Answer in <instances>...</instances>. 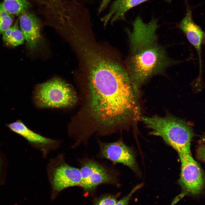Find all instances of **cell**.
<instances>
[{
    "label": "cell",
    "mask_w": 205,
    "mask_h": 205,
    "mask_svg": "<svg viewBox=\"0 0 205 205\" xmlns=\"http://www.w3.org/2000/svg\"><path fill=\"white\" fill-rule=\"evenodd\" d=\"M14 17L4 8L2 3H0V34H3L11 26Z\"/></svg>",
    "instance_id": "cell-15"
},
{
    "label": "cell",
    "mask_w": 205,
    "mask_h": 205,
    "mask_svg": "<svg viewBox=\"0 0 205 205\" xmlns=\"http://www.w3.org/2000/svg\"><path fill=\"white\" fill-rule=\"evenodd\" d=\"M140 187V186H138L135 188L128 196L123 198L117 202L114 205H128L131 196L135 191L139 188Z\"/></svg>",
    "instance_id": "cell-17"
},
{
    "label": "cell",
    "mask_w": 205,
    "mask_h": 205,
    "mask_svg": "<svg viewBox=\"0 0 205 205\" xmlns=\"http://www.w3.org/2000/svg\"><path fill=\"white\" fill-rule=\"evenodd\" d=\"M1 165V161H0V166Z\"/></svg>",
    "instance_id": "cell-22"
},
{
    "label": "cell",
    "mask_w": 205,
    "mask_h": 205,
    "mask_svg": "<svg viewBox=\"0 0 205 205\" xmlns=\"http://www.w3.org/2000/svg\"><path fill=\"white\" fill-rule=\"evenodd\" d=\"M78 161L81 176V186L85 190L93 189L102 184L116 183L120 175L118 169L93 158L86 156Z\"/></svg>",
    "instance_id": "cell-5"
},
{
    "label": "cell",
    "mask_w": 205,
    "mask_h": 205,
    "mask_svg": "<svg viewBox=\"0 0 205 205\" xmlns=\"http://www.w3.org/2000/svg\"><path fill=\"white\" fill-rule=\"evenodd\" d=\"M86 113L82 130L88 137L110 135L136 127L141 114L140 91L134 88L125 65L115 62L87 69Z\"/></svg>",
    "instance_id": "cell-1"
},
{
    "label": "cell",
    "mask_w": 205,
    "mask_h": 205,
    "mask_svg": "<svg viewBox=\"0 0 205 205\" xmlns=\"http://www.w3.org/2000/svg\"><path fill=\"white\" fill-rule=\"evenodd\" d=\"M46 169L52 187L56 192L70 187L81 186L82 178L79 168L67 163L63 153L51 158Z\"/></svg>",
    "instance_id": "cell-6"
},
{
    "label": "cell",
    "mask_w": 205,
    "mask_h": 205,
    "mask_svg": "<svg viewBox=\"0 0 205 205\" xmlns=\"http://www.w3.org/2000/svg\"><path fill=\"white\" fill-rule=\"evenodd\" d=\"M140 120L151 130L150 133L161 137L178 153H191L192 131L184 120L168 113L163 117L142 116Z\"/></svg>",
    "instance_id": "cell-3"
},
{
    "label": "cell",
    "mask_w": 205,
    "mask_h": 205,
    "mask_svg": "<svg viewBox=\"0 0 205 205\" xmlns=\"http://www.w3.org/2000/svg\"><path fill=\"white\" fill-rule=\"evenodd\" d=\"M97 141L99 148L98 158L108 160L114 164L121 163L134 172H136L137 166L134 151L125 144L122 138L112 142H104L98 138Z\"/></svg>",
    "instance_id": "cell-8"
},
{
    "label": "cell",
    "mask_w": 205,
    "mask_h": 205,
    "mask_svg": "<svg viewBox=\"0 0 205 205\" xmlns=\"http://www.w3.org/2000/svg\"><path fill=\"white\" fill-rule=\"evenodd\" d=\"M187 39L196 49L199 59L200 70L201 68V48L205 41V32L193 21L191 11L187 12L178 25Z\"/></svg>",
    "instance_id": "cell-11"
},
{
    "label": "cell",
    "mask_w": 205,
    "mask_h": 205,
    "mask_svg": "<svg viewBox=\"0 0 205 205\" xmlns=\"http://www.w3.org/2000/svg\"><path fill=\"white\" fill-rule=\"evenodd\" d=\"M77 99L72 87L57 78L38 85L34 92L35 102L41 107H69L75 103Z\"/></svg>",
    "instance_id": "cell-4"
},
{
    "label": "cell",
    "mask_w": 205,
    "mask_h": 205,
    "mask_svg": "<svg viewBox=\"0 0 205 205\" xmlns=\"http://www.w3.org/2000/svg\"><path fill=\"white\" fill-rule=\"evenodd\" d=\"M6 125L11 131L25 138L32 147L41 153L44 158H46L49 153L57 149L61 145V141L45 137L34 132L20 120Z\"/></svg>",
    "instance_id": "cell-9"
},
{
    "label": "cell",
    "mask_w": 205,
    "mask_h": 205,
    "mask_svg": "<svg viewBox=\"0 0 205 205\" xmlns=\"http://www.w3.org/2000/svg\"><path fill=\"white\" fill-rule=\"evenodd\" d=\"M202 140L204 141H205V138H204L202 139Z\"/></svg>",
    "instance_id": "cell-21"
},
{
    "label": "cell",
    "mask_w": 205,
    "mask_h": 205,
    "mask_svg": "<svg viewBox=\"0 0 205 205\" xmlns=\"http://www.w3.org/2000/svg\"><path fill=\"white\" fill-rule=\"evenodd\" d=\"M197 154L198 158L205 163V145H200L198 148Z\"/></svg>",
    "instance_id": "cell-18"
},
{
    "label": "cell",
    "mask_w": 205,
    "mask_h": 205,
    "mask_svg": "<svg viewBox=\"0 0 205 205\" xmlns=\"http://www.w3.org/2000/svg\"><path fill=\"white\" fill-rule=\"evenodd\" d=\"M111 0H102L98 9V13H101L107 6Z\"/></svg>",
    "instance_id": "cell-19"
},
{
    "label": "cell",
    "mask_w": 205,
    "mask_h": 205,
    "mask_svg": "<svg viewBox=\"0 0 205 205\" xmlns=\"http://www.w3.org/2000/svg\"><path fill=\"white\" fill-rule=\"evenodd\" d=\"M149 0H116L112 4L108 13L101 19L104 26L110 20L113 23L116 21L125 20V14L130 9Z\"/></svg>",
    "instance_id": "cell-12"
},
{
    "label": "cell",
    "mask_w": 205,
    "mask_h": 205,
    "mask_svg": "<svg viewBox=\"0 0 205 205\" xmlns=\"http://www.w3.org/2000/svg\"><path fill=\"white\" fill-rule=\"evenodd\" d=\"M20 25L28 46L34 49L41 39L40 24L38 19L34 14L28 9L19 15Z\"/></svg>",
    "instance_id": "cell-10"
},
{
    "label": "cell",
    "mask_w": 205,
    "mask_h": 205,
    "mask_svg": "<svg viewBox=\"0 0 205 205\" xmlns=\"http://www.w3.org/2000/svg\"><path fill=\"white\" fill-rule=\"evenodd\" d=\"M4 9L12 15H19L23 11L30 7L27 0H3L2 3Z\"/></svg>",
    "instance_id": "cell-14"
},
{
    "label": "cell",
    "mask_w": 205,
    "mask_h": 205,
    "mask_svg": "<svg viewBox=\"0 0 205 205\" xmlns=\"http://www.w3.org/2000/svg\"><path fill=\"white\" fill-rule=\"evenodd\" d=\"M24 39L22 32L19 28L18 20L3 34V41L12 46H16L22 44Z\"/></svg>",
    "instance_id": "cell-13"
},
{
    "label": "cell",
    "mask_w": 205,
    "mask_h": 205,
    "mask_svg": "<svg viewBox=\"0 0 205 205\" xmlns=\"http://www.w3.org/2000/svg\"><path fill=\"white\" fill-rule=\"evenodd\" d=\"M166 0V1H167L170 2L171 0Z\"/></svg>",
    "instance_id": "cell-20"
},
{
    "label": "cell",
    "mask_w": 205,
    "mask_h": 205,
    "mask_svg": "<svg viewBox=\"0 0 205 205\" xmlns=\"http://www.w3.org/2000/svg\"><path fill=\"white\" fill-rule=\"evenodd\" d=\"M181 163V172L178 181L183 197L188 195L199 194L204 184V178L201 169L193 158L191 153L178 154Z\"/></svg>",
    "instance_id": "cell-7"
},
{
    "label": "cell",
    "mask_w": 205,
    "mask_h": 205,
    "mask_svg": "<svg viewBox=\"0 0 205 205\" xmlns=\"http://www.w3.org/2000/svg\"><path fill=\"white\" fill-rule=\"evenodd\" d=\"M157 20L153 18L148 23L138 16L128 31L130 52L125 63L134 88L142 86L154 76L164 74L167 68L180 62L171 59L158 41Z\"/></svg>",
    "instance_id": "cell-2"
},
{
    "label": "cell",
    "mask_w": 205,
    "mask_h": 205,
    "mask_svg": "<svg viewBox=\"0 0 205 205\" xmlns=\"http://www.w3.org/2000/svg\"><path fill=\"white\" fill-rule=\"evenodd\" d=\"M116 202L117 200L115 198L108 196L101 199L95 205H114Z\"/></svg>",
    "instance_id": "cell-16"
}]
</instances>
